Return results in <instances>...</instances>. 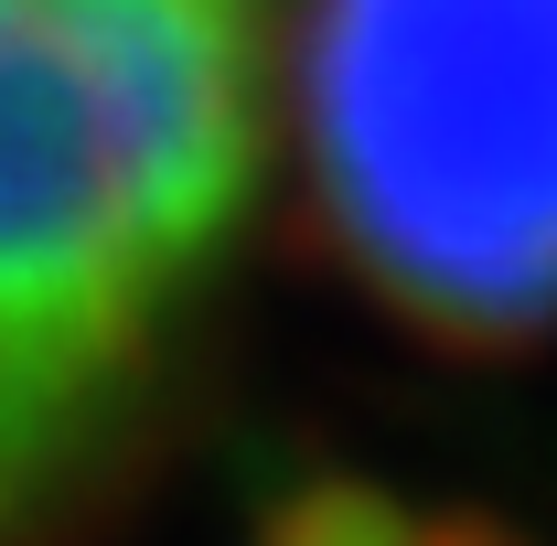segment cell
Instances as JSON below:
<instances>
[{"mask_svg": "<svg viewBox=\"0 0 557 546\" xmlns=\"http://www.w3.org/2000/svg\"><path fill=\"white\" fill-rule=\"evenodd\" d=\"M289 86L311 204L386 311L557 333V0H311Z\"/></svg>", "mask_w": 557, "mask_h": 546, "instance_id": "obj_2", "label": "cell"}, {"mask_svg": "<svg viewBox=\"0 0 557 546\" xmlns=\"http://www.w3.org/2000/svg\"><path fill=\"white\" fill-rule=\"evenodd\" d=\"M311 0H0V546L139 461L214 311Z\"/></svg>", "mask_w": 557, "mask_h": 546, "instance_id": "obj_1", "label": "cell"}]
</instances>
